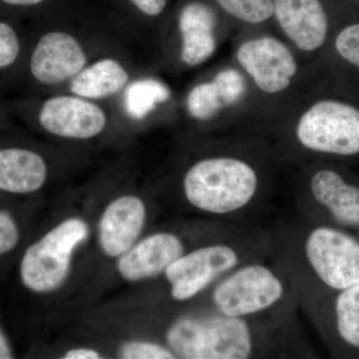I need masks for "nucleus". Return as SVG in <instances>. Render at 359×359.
Listing matches in <instances>:
<instances>
[{
	"label": "nucleus",
	"instance_id": "f257e3e1",
	"mask_svg": "<svg viewBox=\"0 0 359 359\" xmlns=\"http://www.w3.org/2000/svg\"><path fill=\"white\" fill-rule=\"evenodd\" d=\"M259 318H230L216 311L180 316L165 332L176 358L247 359L264 349Z\"/></svg>",
	"mask_w": 359,
	"mask_h": 359
},
{
	"label": "nucleus",
	"instance_id": "f03ea898",
	"mask_svg": "<svg viewBox=\"0 0 359 359\" xmlns=\"http://www.w3.org/2000/svg\"><path fill=\"white\" fill-rule=\"evenodd\" d=\"M259 189L256 169L233 156L204 158L189 168L183 178L187 202L214 216L245 211L256 201Z\"/></svg>",
	"mask_w": 359,
	"mask_h": 359
},
{
	"label": "nucleus",
	"instance_id": "7ed1b4c3",
	"mask_svg": "<svg viewBox=\"0 0 359 359\" xmlns=\"http://www.w3.org/2000/svg\"><path fill=\"white\" fill-rule=\"evenodd\" d=\"M302 255L313 302L359 283V237L353 231L314 223L302 240Z\"/></svg>",
	"mask_w": 359,
	"mask_h": 359
},
{
	"label": "nucleus",
	"instance_id": "20e7f679",
	"mask_svg": "<svg viewBox=\"0 0 359 359\" xmlns=\"http://www.w3.org/2000/svg\"><path fill=\"white\" fill-rule=\"evenodd\" d=\"M289 299V285L280 271L250 261L212 285L211 311L230 318H261L278 311Z\"/></svg>",
	"mask_w": 359,
	"mask_h": 359
},
{
	"label": "nucleus",
	"instance_id": "39448f33",
	"mask_svg": "<svg viewBox=\"0 0 359 359\" xmlns=\"http://www.w3.org/2000/svg\"><path fill=\"white\" fill-rule=\"evenodd\" d=\"M89 235L83 219L69 218L54 226L30 245L20 263V278L26 289L35 294L58 290L70 273L75 250Z\"/></svg>",
	"mask_w": 359,
	"mask_h": 359
},
{
	"label": "nucleus",
	"instance_id": "423d86ee",
	"mask_svg": "<svg viewBox=\"0 0 359 359\" xmlns=\"http://www.w3.org/2000/svg\"><path fill=\"white\" fill-rule=\"evenodd\" d=\"M295 135L302 147L316 154L355 157L359 156V109L334 99L318 101L301 116Z\"/></svg>",
	"mask_w": 359,
	"mask_h": 359
},
{
	"label": "nucleus",
	"instance_id": "0eeeda50",
	"mask_svg": "<svg viewBox=\"0 0 359 359\" xmlns=\"http://www.w3.org/2000/svg\"><path fill=\"white\" fill-rule=\"evenodd\" d=\"M248 262L250 261L244 248L223 241L186 252L170 264L163 275L169 283L172 299L187 302Z\"/></svg>",
	"mask_w": 359,
	"mask_h": 359
},
{
	"label": "nucleus",
	"instance_id": "6e6552de",
	"mask_svg": "<svg viewBox=\"0 0 359 359\" xmlns=\"http://www.w3.org/2000/svg\"><path fill=\"white\" fill-rule=\"evenodd\" d=\"M316 223L332 224L356 233L359 230V185L337 170L320 168L309 183Z\"/></svg>",
	"mask_w": 359,
	"mask_h": 359
},
{
	"label": "nucleus",
	"instance_id": "1a4fd4ad",
	"mask_svg": "<svg viewBox=\"0 0 359 359\" xmlns=\"http://www.w3.org/2000/svg\"><path fill=\"white\" fill-rule=\"evenodd\" d=\"M237 59L257 88L266 94L289 88L297 72L294 54L275 37L248 40L238 47Z\"/></svg>",
	"mask_w": 359,
	"mask_h": 359
},
{
	"label": "nucleus",
	"instance_id": "9d476101",
	"mask_svg": "<svg viewBox=\"0 0 359 359\" xmlns=\"http://www.w3.org/2000/svg\"><path fill=\"white\" fill-rule=\"evenodd\" d=\"M314 316L332 351L359 358V283L313 302Z\"/></svg>",
	"mask_w": 359,
	"mask_h": 359
},
{
	"label": "nucleus",
	"instance_id": "9b49d317",
	"mask_svg": "<svg viewBox=\"0 0 359 359\" xmlns=\"http://www.w3.org/2000/svg\"><path fill=\"white\" fill-rule=\"evenodd\" d=\"M87 56L81 43L69 33L42 35L28 59V72L37 83L56 85L72 79L84 69Z\"/></svg>",
	"mask_w": 359,
	"mask_h": 359
},
{
	"label": "nucleus",
	"instance_id": "f8f14e48",
	"mask_svg": "<svg viewBox=\"0 0 359 359\" xmlns=\"http://www.w3.org/2000/svg\"><path fill=\"white\" fill-rule=\"evenodd\" d=\"M40 126L61 138L86 140L102 133L107 124L105 112L88 99L79 96H56L42 103Z\"/></svg>",
	"mask_w": 359,
	"mask_h": 359
},
{
	"label": "nucleus",
	"instance_id": "ddd939ff",
	"mask_svg": "<svg viewBox=\"0 0 359 359\" xmlns=\"http://www.w3.org/2000/svg\"><path fill=\"white\" fill-rule=\"evenodd\" d=\"M185 243L170 231L144 238L118 257L117 269L128 282H141L162 275L168 266L185 254Z\"/></svg>",
	"mask_w": 359,
	"mask_h": 359
},
{
	"label": "nucleus",
	"instance_id": "4468645a",
	"mask_svg": "<svg viewBox=\"0 0 359 359\" xmlns=\"http://www.w3.org/2000/svg\"><path fill=\"white\" fill-rule=\"evenodd\" d=\"M145 203L133 195L116 198L104 210L99 222L98 238L106 256L119 257L136 244L145 226Z\"/></svg>",
	"mask_w": 359,
	"mask_h": 359
},
{
	"label": "nucleus",
	"instance_id": "2eb2a0df",
	"mask_svg": "<svg viewBox=\"0 0 359 359\" xmlns=\"http://www.w3.org/2000/svg\"><path fill=\"white\" fill-rule=\"evenodd\" d=\"M273 6L278 25L297 48L313 52L323 46L328 18L320 0H273Z\"/></svg>",
	"mask_w": 359,
	"mask_h": 359
},
{
	"label": "nucleus",
	"instance_id": "dca6fc26",
	"mask_svg": "<svg viewBox=\"0 0 359 359\" xmlns=\"http://www.w3.org/2000/svg\"><path fill=\"white\" fill-rule=\"evenodd\" d=\"M216 15L204 2L191 1L182 8L179 30L182 36L181 58L185 65L197 66L216 50Z\"/></svg>",
	"mask_w": 359,
	"mask_h": 359
},
{
	"label": "nucleus",
	"instance_id": "f3484780",
	"mask_svg": "<svg viewBox=\"0 0 359 359\" xmlns=\"http://www.w3.org/2000/svg\"><path fill=\"white\" fill-rule=\"evenodd\" d=\"M48 177L44 158L21 147L0 148V191L25 195L37 192Z\"/></svg>",
	"mask_w": 359,
	"mask_h": 359
},
{
	"label": "nucleus",
	"instance_id": "a211bd4d",
	"mask_svg": "<svg viewBox=\"0 0 359 359\" xmlns=\"http://www.w3.org/2000/svg\"><path fill=\"white\" fill-rule=\"evenodd\" d=\"M129 81V74L121 63L106 58L84 68L72 78L70 89L85 99H102L114 95Z\"/></svg>",
	"mask_w": 359,
	"mask_h": 359
},
{
	"label": "nucleus",
	"instance_id": "6ab92c4d",
	"mask_svg": "<svg viewBox=\"0 0 359 359\" xmlns=\"http://www.w3.org/2000/svg\"><path fill=\"white\" fill-rule=\"evenodd\" d=\"M169 89L154 79H143L127 87L124 94V108L129 117L142 120L147 117L158 104L169 99Z\"/></svg>",
	"mask_w": 359,
	"mask_h": 359
},
{
	"label": "nucleus",
	"instance_id": "aec40b11",
	"mask_svg": "<svg viewBox=\"0 0 359 359\" xmlns=\"http://www.w3.org/2000/svg\"><path fill=\"white\" fill-rule=\"evenodd\" d=\"M188 110L198 120L211 119L224 107L214 82H204L194 87L188 97Z\"/></svg>",
	"mask_w": 359,
	"mask_h": 359
},
{
	"label": "nucleus",
	"instance_id": "412c9836",
	"mask_svg": "<svg viewBox=\"0 0 359 359\" xmlns=\"http://www.w3.org/2000/svg\"><path fill=\"white\" fill-rule=\"evenodd\" d=\"M233 18L250 25H259L273 15V0H216Z\"/></svg>",
	"mask_w": 359,
	"mask_h": 359
},
{
	"label": "nucleus",
	"instance_id": "4be33fe9",
	"mask_svg": "<svg viewBox=\"0 0 359 359\" xmlns=\"http://www.w3.org/2000/svg\"><path fill=\"white\" fill-rule=\"evenodd\" d=\"M22 41L18 28L6 18H0V72L11 69L20 60Z\"/></svg>",
	"mask_w": 359,
	"mask_h": 359
},
{
	"label": "nucleus",
	"instance_id": "5701e85b",
	"mask_svg": "<svg viewBox=\"0 0 359 359\" xmlns=\"http://www.w3.org/2000/svg\"><path fill=\"white\" fill-rule=\"evenodd\" d=\"M218 90L224 106H231L240 101L245 91L244 77L235 69H224L212 80Z\"/></svg>",
	"mask_w": 359,
	"mask_h": 359
},
{
	"label": "nucleus",
	"instance_id": "b1692460",
	"mask_svg": "<svg viewBox=\"0 0 359 359\" xmlns=\"http://www.w3.org/2000/svg\"><path fill=\"white\" fill-rule=\"evenodd\" d=\"M119 356L124 359H174L176 355L167 346L146 340L126 342L120 348Z\"/></svg>",
	"mask_w": 359,
	"mask_h": 359
},
{
	"label": "nucleus",
	"instance_id": "393cba45",
	"mask_svg": "<svg viewBox=\"0 0 359 359\" xmlns=\"http://www.w3.org/2000/svg\"><path fill=\"white\" fill-rule=\"evenodd\" d=\"M334 45L340 57L359 68V23L344 28L337 35Z\"/></svg>",
	"mask_w": 359,
	"mask_h": 359
},
{
	"label": "nucleus",
	"instance_id": "a878e982",
	"mask_svg": "<svg viewBox=\"0 0 359 359\" xmlns=\"http://www.w3.org/2000/svg\"><path fill=\"white\" fill-rule=\"evenodd\" d=\"M20 229L9 212L0 211V257L8 254L20 242Z\"/></svg>",
	"mask_w": 359,
	"mask_h": 359
},
{
	"label": "nucleus",
	"instance_id": "bb28decb",
	"mask_svg": "<svg viewBox=\"0 0 359 359\" xmlns=\"http://www.w3.org/2000/svg\"><path fill=\"white\" fill-rule=\"evenodd\" d=\"M139 13L150 18L160 15L167 6L168 0H127Z\"/></svg>",
	"mask_w": 359,
	"mask_h": 359
},
{
	"label": "nucleus",
	"instance_id": "cd10ccee",
	"mask_svg": "<svg viewBox=\"0 0 359 359\" xmlns=\"http://www.w3.org/2000/svg\"><path fill=\"white\" fill-rule=\"evenodd\" d=\"M48 0H0V11H25L37 8Z\"/></svg>",
	"mask_w": 359,
	"mask_h": 359
},
{
	"label": "nucleus",
	"instance_id": "c85d7f7f",
	"mask_svg": "<svg viewBox=\"0 0 359 359\" xmlns=\"http://www.w3.org/2000/svg\"><path fill=\"white\" fill-rule=\"evenodd\" d=\"M102 358L98 351L93 348H86V347H77L68 351L65 354V359H99Z\"/></svg>",
	"mask_w": 359,
	"mask_h": 359
},
{
	"label": "nucleus",
	"instance_id": "c756f323",
	"mask_svg": "<svg viewBox=\"0 0 359 359\" xmlns=\"http://www.w3.org/2000/svg\"><path fill=\"white\" fill-rule=\"evenodd\" d=\"M13 358V349L7 340L6 334L0 328V359H9Z\"/></svg>",
	"mask_w": 359,
	"mask_h": 359
},
{
	"label": "nucleus",
	"instance_id": "7c9ffc66",
	"mask_svg": "<svg viewBox=\"0 0 359 359\" xmlns=\"http://www.w3.org/2000/svg\"><path fill=\"white\" fill-rule=\"evenodd\" d=\"M356 235H358L359 237V230H358V233H356Z\"/></svg>",
	"mask_w": 359,
	"mask_h": 359
}]
</instances>
